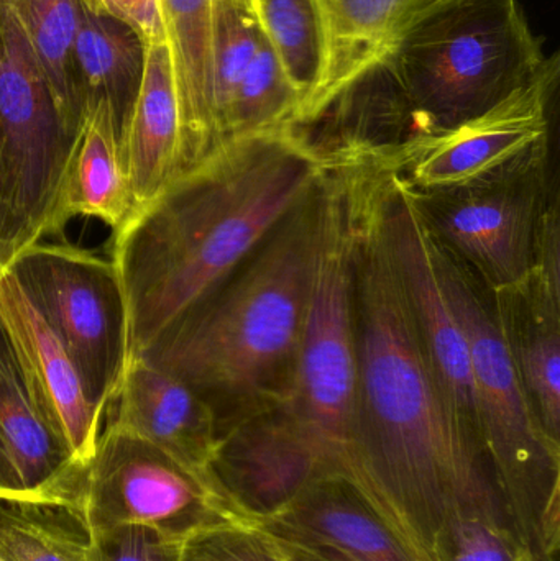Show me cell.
I'll return each instance as SVG.
<instances>
[{
	"mask_svg": "<svg viewBox=\"0 0 560 561\" xmlns=\"http://www.w3.org/2000/svg\"><path fill=\"white\" fill-rule=\"evenodd\" d=\"M348 173L357 412L342 480L416 561L460 517L508 524L479 435L447 398L388 255L368 168Z\"/></svg>",
	"mask_w": 560,
	"mask_h": 561,
	"instance_id": "cell-1",
	"label": "cell"
},
{
	"mask_svg": "<svg viewBox=\"0 0 560 561\" xmlns=\"http://www.w3.org/2000/svg\"><path fill=\"white\" fill-rule=\"evenodd\" d=\"M299 127L239 138L171 181L114 232L130 362L224 283L324 180Z\"/></svg>",
	"mask_w": 560,
	"mask_h": 561,
	"instance_id": "cell-2",
	"label": "cell"
},
{
	"mask_svg": "<svg viewBox=\"0 0 560 561\" xmlns=\"http://www.w3.org/2000/svg\"><path fill=\"white\" fill-rule=\"evenodd\" d=\"M322 181L141 355L209 404L220 438L292 391L315 280Z\"/></svg>",
	"mask_w": 560,
	"mask_h": 561,
	"instance_id": "cell-3",
	"label": "cell"
},
{
	"mask_svg": "<svg viewBox=\"0 0 560 561\" xmlns=\"http://www.w3.org/2000/svg\"><path fill=\"white\" fill-rule=\"evenodd\" d=\"M436 260L469 348L477 431L510 529L533 561H559L560 445L546 434L523 388L495 307L439 240Z\"/></svg>",
	"mask_w": 560,
	"mask_h": 561,
	"instance_id": "cell-4",
	"label": "cell"
},
{
	"mask_svg": "<svg viewBox=\"0 0 560 561\" xmlns=\"http://www.w3.org/2000/svg\"><path fill=\"white\" fill-rule=\"evenodd\" d=\"M548 61L516 0H430L380 71L436 134L495 107Z\"/></svg>",
	"mask_w": 560,
	"mask_h": 561,
	"instance_id": "cell-5",
	"label": "cell"
},
{
	"mask_svg": "<svg viewBox=\"0 0 560 561\" xmlns=\"http://www.w3.org/2000/svg\"><path fill=\"white\" fill-rule=\"evenodd\" d=\"M352 203L347 158L332 154L321 187V226L308 316L292 391L275 405L342 477L357 412V340L352 279Z\"/></svg>",
	"mask_w": 560,
	"mask_h": 561,
	"instance_id": "cell-6",
	"label": "cell"
},
{
	"mask_svg": "<svg viewBox=\"0 0 560 561\" xmlns=\"http://www.w3.org/2000/svg\"><path fill=\"white\" fill-rule=\"evenodd\" d=\"M9 270L71 355L105 417L130 363L124 290L112 260L69 243L38 242Z\"/></svg>",
	"mask_w": 560,
	"mask_h": 561,
	"instance_id": "cell-7",
	"label": "cell"
},
{
	"mask_svg": "<svg viewBox=\"0 0 560 561\" xmlns=\"http://www.w3.org/2000/svg\"><path fill=\"white\" fill-rule=\"evenodd\" d=\"M559 56L508 99L436 134H421L391 153L388 167L413 193H457L508 180L533 163L548 137V105L558 82Z\"/></svg>",
	"mask_w": 560,
	"mask_h": 561,
	"instance_id": "cell-8",
	"label": "cell"
},
{
	"mask_svg": "<svg viewBox=\"0 0 560 561\" xmlns=\"http://www.w3.org/2000/svg\"><path fill=\"white\" fill-rule=\"evenodd\" d=\"M71 513L88 533L135 524L174 537L237 517L163 451L112 427L101 432Z\"/></svg>",
	"mask_w": 560,
	"mask_h": 561,
	"instance_id": "cell-9",
	"label": "cell"
},
{
	"mask_svg": "<svg viewBox=\"0 0 560 561\" xmlns=\"http://www.w3.org/2000/svg\"><path fill=\"white\" fill-rule=\"evenodd\" d=\"M416 196L437 240L460 262L470 263L493 294L529 293L541 219L535 184L506 180L431 194L434 199Z\"/></svg>",
	"mask_w": 560,
	"mask_h": 561,
	"instance_id": "cell-10",
	"label": "cell"
},
{
	"mask_svg": "<svg viewBox=\"0 0 560 561\" xmlns=\"http://www.w3.org/2000/svg\"><path fill=\"white\" fill-rule=\"evenodd\" d=\"M0 323L36 404L71 457L88 468L104 412L92 404L71 355L12 270L0 272Z\"/></svg>",
	"mask_w": 560,
	"mask_h": 561,
	"instance_id": "cell-11",
	"label": "cell"
},
{
	"mask_svg": "<svg viewBox=\"0 0 560 561\" xmlns=\"http://www.w3.org/2000/svg\"><path fill=\"white\" fill-rule=\"evenodd\" d=\"M213 473L232 513L256 523L278 514L316 481L332 477L276 408L220 438Z\"/></svg>",
	"mask_w": 560,
	"mask_h": 561,
	"instance_id": "cell-12",
	"label": "cell"
},
{
	"mask_svg": "<svg viewBox=\"0 0 560 561\" xmlns=\"http://www.w3.org/2000/svg\"><path fill=\"white\" fill-rule=\"evenodd\" d=\"M107 415V427L153 445L229 507L213 473L220 444L216 415L190 386L135 356Z\"/></svg>",
	"mask_w": 560,
	"mask_h": 561,
	"instance_id": "cell-13",
	"label": "cell"
},
{
	"mask_svg": "<svg viewBox=\"0 0 560 561\" xmlns=\"http://www.w3.org/2000/svg\"><path fill=\"white\" fill-rule=\"evenodd\" d=\"M84 470L36 404L0 323V501L72 511Z\"/></svg>",
	"mask_w": 560,
	"mask_h": 561,
	"instance_id": "cell-14",
	"label": "cell"
},
{
	"mask_svg": "<svg viewBox=\"0 0 560 561\" xmlns=\"http://www.w3.org/2000/svg\"><path fill=\"white\" fill-rule=\"evenodd\" d=\"M328 58L324 78L299 118H321L339 99L384 68L414 16L430 0H318Z\"/></svg>",
	"mask_w": 560,
	"mask_h": 561,
	"instance_id": "cell-15",
	"label": "cell"
},
{
	"mask_svg": "<svg viewBox=\"0 0 560 561\" xmlns=\"http://www.w3.org/2000/svg\"><path fill=\"white\" fill-rule=\"evenodd\" d=\"M256 524L279 539L329 547L352 561H416L339 477L316 481L278 514Z\"/></svg>",
	"mask_w": 560,
	"mask_h": 561,
	"instance_id": "cell-16",
	"label": "cell"
},
{
	"mask_svg": "<svg viewBox=\"0 0 560 561\" xmlns=\"http://www.w3.org/2000/svg\"><path fill=\"white\" fill-rule=\"evenodd\" d=\"M180 153V104L170 49L167 43H151L145 46L144 79L124 144L134 213L176 180Z\"/></svg>",
	"mask_w": 560,
	"mask_h": 561,
	"instance_id": "cell-17",
	"label": "cell"
},
{
	"mask_svg": "<svg viewBox=\"0 0 560 561\" xmlns=\"http://www.w3.org/2000/svg\"><path fill=\"white\" fill-rule=\"evenodd\" d=\"M158 7L180 104L183 174L214 151L213 0H158Z\"/></svg>",
	"mask_w": 560,
	"mask_h": 561,
	"instance_id": "cell-18",
	"label": "cell"
},
{
	"mask_svg": "<svg viewBox=\"0 0 560 561\" xmlns=\"http://www.w3.org/2000/svg\"><path fill=\"white\" fill-rule=\"evenodd\" d=\"M76 62L84 118L107 112L124 151L145 69V43L118 20L98 15L79 2Z\"/></svg>",
	"mask_w": 560,
	"mask_h": 561,
	"instance_id": "cell-19",
	"label": "cell"
},
{
	"mask_svg": "<svg viewBox=\"0 0 560 561\" xmlns=\"http://www.w3.org/2000/svg\"><path fill=\"white\" fill-rule=\"evenodd\" d=\"M134 213L124 151L107 112H89L66 181L62 216L101 220L118 230Z\"/></svg>",
	"mask_w": 560,
	"mask_h": 561,
	"instance_id": "cell-20",
	"label": "cell"
},
{
	"mask_svg": "<svg viewBox=\"0 0 560 561\" xmlns=\"http://www.w3.org/2000/svg\"><path fill=\"white\" fill-rule=\"evenodd\" d=\"M59 114L76 130L84 104L76 62L79 0H12Z\"/></svg>",
	"mask_w": 560,
	"mask_h": 561,
	"instance_id": "cell-21",
	"label": "cell"
},
{
	"mask_svg": "<svg viewBox=\"0 0 560 561\" xmlns=\"http://www.w3.org/2000/svg\"><path fill=\"white\" fill-rule=\"evenodd\" d=\"M263 35L301 95L298 112L309 104L325 71L328 42L318 0H253Z\"/></svg>",
	"mask_w": 560,
	"mask_h": 561,
	"instance_id": "cell-22",
	"label": "cell"
},
{
	"mask_svg": "<svg viewBox=\"0 0 560 561\" xmlns=\"http://www.w3.org/2000/svg\"><path fill=\"white\" fill-rule=\"evenodd\" d=\"M299 105L301 95L298 89L289 81L268 39H263L233 92L222 147L250 135L298 127Z\"/></svg>",
	"mask_w": 560,
	"mask_h": 561,
	"instance_id": "cell-23",
	"label": "cell"
},
{
	"mask_svg": "<svg viewBox=\"0 0 560 561\" xmlns=\"http://www.w3.org/2000/svg\"><path fill=\"white\" fill-rule=\"evenodd\" d=\"M0 557L5 561H91L89 534L66 507L0 501Z\"/></svg>",
	"mask_w": 560,
	"mask_h": 561,
	"instance_id": "cell-24",
	"label": "cell"
},
{
	"mask_svg": "<svg viewBox=\"0 0 560 561\" xmlns=\"http://www.w3.org/2000/svg\"><path fill=\"white\" fill-rule=\"evenodd\" d=\"M263 39L265 35L253 0H213L210 51L214 151L222 147L224 128L233 92Z\"/></svg>",
	"mask_w": 560,
	"mask_h": 561,
	"instance_id": "cell-25",
	"label": "cell"
},
{
	"mask_svg": "<svg viewBox=\"0 0 560 561\" xmlns=\"http://www.w3.org/2000/svg\"><path fill=\"white\" fill-rule=\"evenodd\" d=\"M533 325L526 333H508L523 388L548 437L560 445V317L533 302ZM499 312V310H496Z\"/></svg>",
	"mask_w": 560,
	"mask_h": 561,
	"instance_id": "cell-26",
	"label": "cell"
},
{
	"mask_svg": "<svg viewBox=\"0 0 560 561\" xmlns=\"http://www.w3.org/2000/svg\"><path fill=\"white\" fill-rule=\"evenodd\" d=\"M178 561H289L282 543L260 524L224 517L181 539Z\"/></svg>",
	"mask_w": 560,
	"mask_h": 561,
	"instance_id": "cell-27",
	"label": "cell"
},
{
	"mask_svg": "<svg viewBox=\"0 0 560 561\" xmlns=\"http://www.w3.org/2000/svg\"><path fill=\"white\" fill-rule=\"evenodd\" d=\"M439 561H533L508 524L460 517L447 527Z\"/></svg>",
	"mask_w": 560,
	"mask_h": 561,
	"instance_id": "cell-28",
	"label": "cell"
},
{
	"mask_svg": "<svg viewBox=\"0 0 560 561\" xmlns=\"http://www.w3.org/2000/svg\"><path fill=\"white\" fill-rule=\"evenodd\" d=\"M88 534L91 561H178L183 539L135 524L104 527Z\"/></svg>",
	"mask_w": 560,
	"mask_h": 561,
	"instance_id": "cell-29",
	"label": "cell"
},
{
	"mask_svg": "<svg viewBox=\"0 0 560 561\" xmlns=\"http://www.w3.org/2000/svg\"><path fill=\"white\" fill-rule=\"evenodd\" d=\"M98 15L111 16L130 26L145 46L167 43L158 0H79Z\"/></svg>",
	"mask_w": 560,
	"mask_h": 561,
	"instance_id": "cell-30",
	"label": "cell"
},
{
	"mask_svg": "<svg viewBox=\"0 0 560 561\" xmlns=\"http://www.w3.org/2000/svg\"><path fill=\"white\" fill-rule=\"evenodd\" d=\"M276 539L282 543L289 561H352L329 547L301 542V540L279 539V537Z\"/></svg>",
	"mask_w": 560,
	"mask_h": 561,
	"instance_id": "cell-31",
	"label": "cell"
},
{
	"mask_svg": "<svg viewBox=\"0 0 560 561\" xmlns=\"http://www.w3.org/2000/svg\"><path fill=\"white\" fill-rule=\"evenodd\" d=\"M0 561H5V560H3L2 557H0Z\"/></svg>",
	"mask_w": 560,
	"mask_h": 561,
	"instance_id": "cell-32",
	"label": "cell"
}]
</instances>
